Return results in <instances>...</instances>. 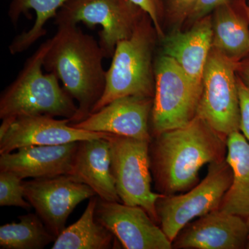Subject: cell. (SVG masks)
<instances>
[{
	"label": "cell",
	"mask_w": 249,
	"mask_h": 249,
	"mask_svg": "<svg viewBox=\"0 0 249 249\" xmlns=\"http://www.w3.org/2000/svg\"><path fill=\"white\" fill-rule=\"evenodd\" d=\"M227 155V137L197 115L183 127L154 136L150 158L156 190L165 196L189 191L204 165L225 160Z\"/></svg>",
	"instance_id": "1"
},
{
	"label": "cell",
	"mask_w": 249,
	"mask_h": 249,
	"mask_svg": "<svg viewBox=\"0 0 249 249\" xmlns=\"http://www.w3.org/2000/svg\"><path fill=\"white\" fill-rule=\"evenodd\" d=\"M104 52L93 36L73 24H61L52 37L44 59L43 67L53 73L78 103V111L70 124L85 120L103 96L106 71L103 66Z\"/></svg>",
	"instance_id": "2"
},
{
	"label": "cell",
	"mask_w": 249,
	"mask_h": 249,
	"mask_svg": "<svg viewBox=\"0 0 249 249\" xmlns=\"http://www.w3.org/2000/svg\"><path fill=\"white\" fill-rule=\"evenodd\" d=\"M52 43L46 40L27 59L16 80L0 97V119L22 116L48 115L71 120L78 106L60 87L53 73H43L44 59Z\"/></svg>",
	"instance_id": "3"
},
{
	"label": "cell",
	"mask_w": 249,
	"mask_h": 249,
	"mask_svg": "<svg viewBox=\"0 0 249 249\" xmlns=\"http://www.w3.org/2000/svg\"><path fill=\"white\" fill-rule=\"evenodd\" d=\"M156 35L151 18L146 14L132 35L118 42L110 67L106 72L104 92L91 113L124 96L154 98L155 78L152 53Z\"/></svg>",
	"instance_id": "4"
},
{
	"label": "cell",
	"mask_w": 249,
	"mask_h": 249,
	"mask_svg": "<svg viewBox=\"0 0 249 249\" xmlns=\"http://www.w3.org/2000/svg\"><path fill=\"white\" fill-rule=\"evenodd\" d=\"M232 181V168L227 160L213 162L204 179L191 190L157 200L159 224L172 243L188 223L219 209Z\"/></svg>",
	"instance_id": "5"
},
{
	"label": "cell",
	"mask_w": 249,
	"mask_h": 249,
	"mask_svg": "<svg viewBox=\"0 0 249 249\" xmlns=\"http://www.w3.org/2000/svg\"><path fill=\"white\" fill-rule=\"evenodd\" d=\"M111 170L121 202L140 206L157 224L156 204L164 196L152 190L150 142L111 134Z\"/></svg>",
	"instance_id": "6"
},
{
	"label": "cell",
	"mask_w": 249,
	"mask_h": 249,
	"mask_svg": "<svg viewBox=\"0 0 249 249\" xmlns=\"http://www.w3.org/2000/svg\"><path fill=\"white\" fill-rule=\"evenodd\" d=\"M154 68L155 89L150 119L152 137L191 122L196 116L202 92L178 62L168 55H160Z\"/></svg>",
	"instance_id": "7"
},
{
	"label": "cell",
	"mask_w": 249,
	"mask_h": 249,
	"mask_svg": "<svg viewBox=\"0 0 249 249\" xmlns=\"http://www.w3.org/2000/svg\"><path fill=\"white\" fill-rule=\"evenodd\" d=\"M145 14L131 0H69L54 18L57 26L78 22L90 29L101 26L98 42L106 58H110L118 42L132 35Z\"/></svg>",
	"instance_id": "8"
},
{
	"label": "cell",
	"mask_w": 249,
	"mask_h": 249,
	"mask_svg": "<svg viewBox=\"0 0 249 249\" xmlns=\"http://www.w3.org/2000/svg\"><path fill=\"white\" fill-rule=\"evenodd\" d=\"M237 66V62L211 49L205 66L196 113L225 137L240 131Z\"/></svg>",
	"instance_id": "9"
},
{
	"label": "cell",
	"mask_w": 249,
	"mask_h": 249,
	"mask_svg": "<svg viewBox=\"0 0 249 249\" xmlns=\"http://www.w3.org/2000/svg\"><path fill=\"white\" fill-rule=\"evenodd\" d=\"M24 196L55 237L65 229L69 216L82 201L96 196L88 185L70 175L23 181Z\"/></svg>",
	"instance_id": "10"
},
{
	"label": "cell",
	"mask_w": 249,
	"mask_h": 249,
	"mask_svg": "<svg viewBox=\"0 0 249 249\" xmlns=\"http://www.w3.org/2000/svg\"><path fill=\"white\" fill-rule=\"evenodd\" d=\"M95 217L124 249H173V243L161 228L140 206L104 201L98 196Z\"/></svg>",
	"instance_id": "11"
},
{
	"label": "cell",
	"mask_w": 249,
	"mask_h": 249,
	"mask_svg": "<svg viewBox=\"0 0 249 249\" xmlns=\"http://www.w3.org/2000/svg\"><path fill=\"white\" fill-rule=\"evenodd\" d=\"M153 98L128 96L117 98L85 120L70 124L76 128L151 142L150 119Z\"/></svg>",
	"instance_id": "12"
},
{
	"label": "cell",
	"mask_w": 249,
	"mask_h": 249,
	"mask_svg": "<svg viewBox=\"0 0 249 249\" xmlns=\"http://www.w3.org/2000/svg\"><path fill=\"white\" fill-rule=\"evenodd\" d=\"M111 134L76 128L68 119L48 115L18 116L0 139V155L30 145H55L96 139H107Z\"/></svg>",
	"instance_id": "13"
},
{
	"label": "cell",
	"mask_w": 249,
	"mask_h": 249,
	"mask_svg": "<svg viewBox=\"0 0 249 249\" xmlns=\"http://www.w3.org/2000/svg\"><path fill=\"white\" fill-rule=\"evenodd\" d=\"M249 241L245 218L221 210L188 223L173 242V249H242Z\"/></svg>",
	"instance_id": "14"
},
{
	"label": "cell",
	"mask_w": 249,
	"mask_h": 249,
	"mask_svg": "<svg viewBox=\"0 0 249 249\" xmlns=\"http://www.w3.org/2000/svg\"><path fill=\"white\" fill-rule=\"evenodd\" d=\"M80 142L55 145H30L0 155V171H9L24 179L68 175Z\"/></svg>",
	"instance_id": "15"
},
{
	"label": "cell",
	"mask_w": 249,
	"mask_h": 249,
	"mask_svg": "<svg viewBox=\"0 0 249 249\" xmlns=\"http://www.w3.org/2000/svg\"><path fill=\"white\" fill-rule=\"evenodd\" d=\"M212 38V19L209 14L196 21L189 30L175 31L161 39L163 53L178 62L190 80L201 89Z\"/></svg>",
	"instance_id": "16"
},
{
	"label": "cell",
	"mask_w": 249,
	"mask_h": 249,
	"mask_svg": "<svg viewBox=\"0 0 249 249\" xmlns=\"http://www.w3.org/2000/svg\"><path fill=\"white\" fill-rule=\"evenodd\" d=\"M67 175L88 185L102 200L121 202L111 173L108 138L80 142L71 171Z\"/></svg>",
	"instance_id": "17"
},
{
	"label": "cell",
	"mask_w": 249,
	"mask_h": 249,
	"mask_svg": "<svg viewBox=\"0 0 249 249\" xmlns=\"http://www.w3.org/2000/svg\"><path fill=\"white\" fill-rule=\"evenodd\" d=\"M247 0L219 5L211 12L212 49L235 62L249 55V20Z\"/></svg>",
	"instance_id": "18"
},
{
	"label": "cell",
	"mask_w": 249,
	"mask_h": 249,
	"mask_svg": "<svg viewBox=\"0 0 249 249\" xmlns=\"http://www.w3.org/2000/svg\"><path fill=\"white\" fill-rule=\"evenodd\" d=\"M226 160L232 168V181L219 209L247 219L249 217V142L240 131L227 137Z\"/></svg>",
	"instance_id": "19"
},
{
	"label": "cell",
	"mask_w": 249,
	"mask_h": 249,
	"mask_svg": "<svg viewBox=\"0 0 249 249\" xmlns=\"http://www.w3.org/2000/svg\"><path fill=\"white\" fill-rule=\"evenodd\" d=\"M98 196L90 198L86 209L76 222L65 228L55 239L52 249H109L114 248L115 237L96 221Z\"/></svg>",
	"instance_id": "20"
},
{
	"label": "cell",
	"mask_w": 249,
	"mask_h": 249,
	"mask_svg": "<svg viewBox=\"0 0 249 249\" xmlns=\"http://www.w3.org/2000/svg\"><path fill=\"white\" fill-rule=\"evenodd\" d=\"M69 0H12L8 15L11 22L16 25L22 15L35 11L36 18L33 27L14 39L9 46L12 55L22 53L47 34L45 24L56 16L59 9Z\"/></svg>",
	"instance_id": "21"
},
{
	"label": "cell",
	"mask_w": 249,
	"mask_h": 249,
	"mask_svg": "<svg viewBox=\"0 0 249 249\" xmlns=\"http://www.w3.org/2000/svg\"><path fill=\"white\" fill-rule=\"evenodd\" d=\"M19 222L0 227V248L42 249L55 242V237L37 214L19 216Z\"/></svg>",
	"instance_id": "22"
},
{
	"label": "cell",
	"mask_w": 249,
	"mask_h": 249,
	"mask_svg": "<svg viewBox=\"0 0 249 249\" xmlns=\"http://www.w3.org/2000/svg\"><path fill=\"white\" fill-rule=\"evenodd\" d=\"M23 179L9 171H0V206L29 210L32 206L24 198Z\"/></svg>",
	"instance_id": "23"
},
{
	"label": "cell",
	"mask_w": 249,
	"mask_h": 249,
	"mask_svg": "<svg viewBox=\"0 0 249 249\" xmlns=\"http://www.w3.org/2000/svg\"><path fill=\"white\" fill-rule=\"evenodd\" d=\"M162 16L175 22L188 20L199 0H158Z\"/></svg>",
	"instance_id": "24"
},
{
	"label": "cell",
	"mask_w": 249,
	"mask_h": 249,
	"mask_svg": "<svg viewBox=\"0 0 249 249\" xmlns=\"http://www.w3.org/2000/svg\"><path fill=\"white\" fill-rule=\"evenodd\" d=\"M240 107V132L249 142V85L237 76Z\"/></svg>",
	"instance_id": "25"
},
{
	"label": "cell",
	"mask_w": 249,
	"mask_h": 249,
	"mask_svg": "<svg viewBox=\"0 0 249 249\" xmlns=\"http://www.w3.org/2000/svg\"><path fill=\"white\" fill-rule=\"evenodd\" d=\"M134 4L142 8L150 18L155 27L157 36L160 39L164 37L161 27V11L158 0H131Z\"/></svg>",
	"instance_id": "26"
},
{
	"label": "cell",
	"mask_w": 249,
	"mask_h": 249,
	"mask_svg": "<svg viewBox=\"0 0 249 249\" xmlns=\"http://www.w3.org/2000/svg\"><path fill=\"white\" fill-rule=\"evenodd\" d=\"M233 0H199L196 9L188 20L195 22L198 19L211 14L217 6Z\"/></svg>",
	"instance_id": "27"
},
{
	"label": "cell",
	"mask_w": 249,
	"mask_h": 249,
	"mask_svg": "<svg viewBox=\"0 0 249 249\" xmlns=\"http://www.w3.org/2000/svg\"><path fill=\"white\" fill-rule=\"evenodd\" d=\"M237 73L245 84L249 85V55L237 62Z\"/></svg>",
	"instance_id": "28"
},
{
	"label": "cell",
	"mask_w": 249,
	"mask_h": 249,
	"mask_svg": "<svg viewBox=\"0 0 249 249\" xmlns=\"http://www.w3.org/2000/svg\"><path fill=\"white\" fill-rule=\"evenodd\" d=\"M16 119V117H13V116L1 119L2 123H1V126H0V139H2L5 134L7 133L8 131L11 128V125L14 124Z\"/></svg>",
	"instance_id": "29"
},
{
	"label": "cell",
	"mask_w": 249,
	"mask_h": 249,
	"mask_svg": "<svg viewBox=\"0 0 249 249\" xmlns=\"http://www.w3.org/2000/svg\"><path fill=\"white\" fill-rule=\"evenodd\" d=\"M246 220H247V225H248V227H249V217L248 218H247V219H246Z\"/></svg>",
	"instance_id": "30"
},
{
	"label": "cell",
	"mask_w": 249,
	"mask_h": 249,
	"mask_svg": "<svg viewBox=\"0 0 249 249\" xmlns=\"http://www.w3.org/2000/svg\"><path fill=\"white\" fill-rule=\"evenodd\" d=\"M247 15H248L249 20V6H247Z\"/></svg>",
	"instance_id": "31"
},
{
	"label": "cell",
	"mask_w": 249,
	"mask_h": 249,
	"mask_svg": "<svg viewBox=\"0 0 249 249\" xmlns=\"http://www.w3.org/2000/svg\"><path fill=\"white\" fill-rule=\"evenodd\" d=\"M246 248L249 249V240L248 241V242H247V247H246Z\"/></svg>",
	"instance_id": "32"
},
{
	"label": "cell",
	"mask_w": 249,
	"mask_h": 249,
	"mask_svg": "<svg viewBox=\"0 0 249 249\" xmlns=\"http://www.w3.org/2000/svg\"><path fill=\"white\" fill-rule=\"evenodd\" d=\"M247 3H248V5L249 6V0H247Z\"/></svg>",
	"instance_id": "33"
}]
</instances>
